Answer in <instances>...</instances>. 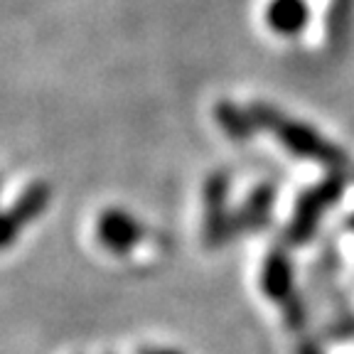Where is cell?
<instances>
[{
  "label": "cell",
  "mask_w": 354,
  "mask_h": 354,
  "mask_svg": "<svg viewBox=\"0 0 354 354\" xmlns=\"http://www.w3.org/2000/svg\"><path fill=\"white\" fill-rule=\"evenodd\" d=\"M266 295L278 303H288L293 298V278H290V266L281 254H273L268 263L263 266V278H261Z\"/></svg>",
  "instance_id": "obj_1"
},
{
  "label": "cell",
  "mask_w": 354,
  "mask_h": 354,
  "mask_svg": "<svg viewBox=\"0 0 354 354\" xmlns=\"http://www.w3.org/2000/svg\"><path fill=\"white\" fill-rule=\"evenodd\" d=\"M133 234H136V229H133V224L128 219H111L104 224V243L109 246V249L113 251H126L128 246L133 243Z\"/></svg>",
  "instance_id": "obj_2"
},
{
  "label": "cell",
  "mask_w": 354,
  "mask_h": 354,
  "mask_svg": "<svg viewBox=\"0 0 354 354\" xmlns=\"http://www.w3.org/2000/svg\"><path fill=\"white\" fill-rule=\"evenodd\" d=\"M295 354H322V347L317 344V339H300Z\"/></svg>",
  "instance_id": "obj_3"
},
{
  "label": "cell",
  "mask_w": 354,
  "mask_h": 354,
  "mask_svg": "<svg viewBox=\"0 0 354 354\" xmlns=\"http://www.w3.org/2000/svg\"><path fill=\"white\" fill-rule=\"evenodd\" d=\"M138 354H183V352H175V349H140Z\"/></svg>",
  "instance_id": "obj_4"
},
{
  "label": "cell",
  "mask_w": 354,
  "mask_h": 354,
  "mask_svg": "<svg viewBox=\"0 0 354 354\" xmlns=\"http://www.w3.org/2000/svg\"><path fill=\"white\" fill-rule=\"evenodd\" d=\"M104 354H111V352H104Z\"/></svg>",
  "instance_id": "obj_5"
}]
</instances>
